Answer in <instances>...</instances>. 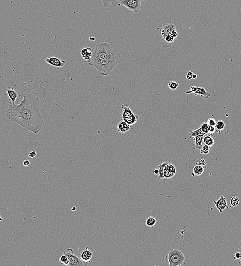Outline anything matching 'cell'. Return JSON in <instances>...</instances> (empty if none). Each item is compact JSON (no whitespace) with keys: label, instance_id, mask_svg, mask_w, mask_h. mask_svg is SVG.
Wrapping results in <instances>:
<instances>
[{"label":"cell","instance_id":"1","mask_svg":"<svg viewBox=\"0 0 241 266\" xmlns=\"http://www.w3.org/2000/svg\"><path fill=\"white\" fill-rule=\"evenodd\" d=\"M19 105L9 102L6 116L24 130L36 134L41 130L44 121L40 113V100L38 96L31 93H24Z\"/></svg>","mask_w":241,"mask_h":266},{"label":"cell","instance_id":"2","mask_svg":"<svg viewBox=\"0 0 241 266\" xmlns=\"http://www.w3.org/2000/svg\"><path fill=\"white\" fill-rule=\"evenodd\" d=\"M120 53L115 49L113 53L106 58L95 62L91 66L95 67L101 75H108L117 65L122 62Z\"/></svg>","mask_w":241,"mask_h":266},{"label":"cell","instance_id":"3","mask_svg":"<svg viewBox=\"0 0 241 266\" xmlns=\"http://www.w3.org/2000/svg\"><path fill=\"white\" fill-rule=\"evenodd\" d=\"M115 50L111 44L106 42L97 44L94 51L92 53L91 58L88 60V64L91 66L95 62L108 57Z\"/></svg>","mask_w":241,"mask_h":266},{"label":"cell","instance_id":"4","mask_svg":"<svg viewBox=\"0 0 241 266\" xmlns=\"http://www.w3.org/2000/svg\"><path fill=\"white\" fill-rule=\"evenodd\" d=\"M185 256L181 251L178 249H172L169 251L165 258V261L170 266H185Z\"/></svg>","mask_w":241,"mask_h":266},{"label":"cell","instance_id":"5","mask_svg":"<svg viewBox=\"0 0 241 266\" xmlns=\"http://www.w3.org/2000/svg\"><path fill=\"white\" fill-rule=\"evenodd\" d=\"M143 1L144 0H120L119 2L120 5L124 6L134 14H137L140 11L141 2Z\"/></svg>","mask_w":241,"mask_h":266},{"label":"cell","instance_id":"6","mask_svg":"<svg viewBox=\"0 0 241 266\" xmlns=\"http://www.w3.org/2000/svg\"><path fill=\"white\" fill-rule=\"evenodd\" d=\"M63 254L67 256L69 259V264L68 266H82L86 264L81 258H79L74 254V252L71 248H68Z\"/></svg>","mask_w":241,"mask_h":266},{"label":"cell","instance_id":"7","mask_svg":"<svg viewBox=\"0 0 241 266\" xmlns=\"http://www.w3.org/2000/svg\"><path fill=\"white\" fill-rule=\"evenodd\" d=\"M191 93H193L196 96L200 95L202 97L206 99L208 98L209 97H210L211 95L210 93L207 92L204 88H200L196 86H191L190 90L187 91L186 92L187 94H189Z\"/></svg>","mask_w":241,"mask_h":266},{"label":"cell","instance_id":"8","mask_svg":"<svg viewBox=\"0 0 241 266\" xmlns=\"http://www.w3.org/2000/svg\"><path fill=\"white\" fill-rule=\"evenodd\" d=\"M176 22H171L168 24L163 26L160 30L161 35L163 38H164L168 35H171L172 31L176 29Z\"/></svg>","mask_w":241,"mask_h":266},{"label":"cell","instance_id":"9","mask_svg":"<svg viewBox=\"0 0 241 266\" xmlns=\"http://www.w3.org/2000/svg\"><path fill=\"white\" fill-rule=\"evenodd\" d=\"M104 9L106 11H110L112 9L120 6V3L118 0H101Z\"/></svg>","mask_w":241,"mask_h":266},{"label":"cell","instance_id":"10","mask_svg":"<svg viewBox=\"0 0 241 266\" xmlns=\"http://www.w3.org/2000/svg\"><path fill=\"white\" fill-rule=\"evenodd\" d=\"M45 62H46L47 64L53 67H59V68L64 67L66 63L65 60H61L59 58L56 57H47L45 60Z\"/></svg>","mask_w":241,"mask_h":266},{"label":"cell","instance_id":"11","mask_svg":"<svg viewBox=\"0 0 241 266\" xmlns=\"http://www.w3.org/2000/svg\"><path fill=\"white\" fill-rule=\"evenodd\" d=\"M214 203L215 205V207H217V209H218L221 213L223 212V210L225 209L226 208H227V209L228 208L226 197L224 196H221L219 200H218L217 201H214Z\"/></svg>","mask_w":241,"mask_h":266},{"label":"cell","instance_id":"12","mask_svg":"<svg viewBox=\"0 0 241 266\" xmlns=\"http://www.w3.org/2000/svg\"><path fill=\"white\" fill-rule=\"evenodd\" d=\"M6 92H7L8 96L11 99V101L13 102L14 103H15L16 100L19 99L21 97V95L19 94L17 91L13 89H11V88H7L6 89Z\"/></svg>","mask_w":241,"mask_h":266},{"label":"cell","instance_id":"13","mask_svg":"<svg viewBox=\"0 0 241 266\" xmlns=\"http://www.w3.org/2000/svg\"><path fill=\"white\" fill-rule=\"evenodd\" d=\"M88 249V247H86V249L81 253V258L85 263H91L93 253L91 252Z\"/></svg>","mask_w":241,"mask_h":266},{"label":"cell","instance_id":"14","mask_svg":"<svg viewBox=\"0 0 241 266\" xmlns=\"http://www.w3.org/2000/svg\"><path fill=\"white\" fill-rule=\"evenodd\" d=\"M205 134L200 135L199 136H196L193 137V140L195 141V143L193 145V148L194 149H199L201 148L203 146V137Z\"/></svg>","mask_w":241,"mask_h":266},{"label":"cell","instance_id":"15","mask_svg":"<svg viewBox=\"0 0 241 266\" xmlns=\"http://www.w3.org/2000/svg\"><path fill=\"white\" fill-rule=\"evenodd\" d=\"M121 108L123 109L122 118L123 120L129 117L133 113L132 111L128 104H123L121 105Z\"/></svg>","mask_w":241,"mask_h":266},{"label":"cell","instance_id":"16","mask_svg":"<svg viewBox=\"0 0 241 266\" xmlns=\"http://www.w3.org/2000/svg\"><path fill=\"white\" fill-rule=\"evenodd\" d=\"M169 163V162L167 161V160H166L165 161H164L163 163H161L160 165L158 166V170H159V173H158V180L160 181L166 180L165 179L164 176V169L166 167V165Z\"/></svg>","mask_w":241,"mask_h":266},{"label":"cell","instance_id":"17","mask_svg":"<svg viewBox=\"0 0 241 266\" xmlns=\"http://www.w3.org/2000/svg\"><path fill=\"white\" fill-rule=\"evenodd\" d=\"M130 126L125 121L120 122L117 125V131L119 132L126 133L130 129Z\"/></svg>","mask_w":241,"mask_h":266},{"label":"cell","instance_id":"18","mask_svg":"<svg viewBox=\"0 0 241 266\" xmlns=\"http://www.w3.org/2000/svg\"><path fill=\"white\" fill-rule=\"evenodd\" d=\"M203 142L204 144H206L211 148L214 144V140L211 136V134H205L203 137Z\"/></svg>","mask_w":241,"mask_h":266},{"label":"cell","instance_id":"19","mask_svg":"<svg viewBox=\"0 0 241 266\" xmlns=\"http://www.w3.org/2000/svg\"><path fill=\"white\" fill-rule=\"evenodd\" d=\"M138 119H139V116L133 113L124 121H125L129 125H132L136 124Z\"/></svg>","mask_w":241,"mask_h":266},{"label":"cell","instance_id":"20","mask_svg":"<svg viewBox=\"0 0 241 266\" xmlns=\"http://www.w3.org/2000/svg\"><path fill=\"white\" fill-rule=\"evenodd\" d=\"M203 134H204L202 132V130L201 129L200 127L198 128V129H196V130H189V137L190 138L195 137L199 136V135H203Z\"/></svg>","mask_w":241,"mask_h":266},{"label":"cell","instance_id":"21","mask_svg":"<svg viewBox=\"0 0 241 266\" xmlns=\"http://www.w3.org/2000/svg\"><path fill=\"white\" fill-rule=\"evenodd\" d=\"M204 173L203 167L199 165H196L193 167V172L192 174L196 176H201Z\"/></svg>","mask_w":241,"mask_h":266},{"label":"cell","instance_id":"22","mask_svg":"<svg viewBox=\"0 0 241 266\" xmlns=\"http://www.w3.org/2000/svg\"><path fill=\"white\" fill-rule=\"evenodd\" d=\"M145 223L147 226L153 227L157 223V220L153 216H150L147 219Z\"/></svg>","mask_w":241,"mask_h":266},{"label":"cell","instance_id":"23","mask_svg":"<svg viewBox=\"0 0 241 266\" xmlns=\"http://www.w3.org/2000/svg\"><path fill=\"white\" fill-rule=\"evenodd\" d=\"M225 127V124L222 120H219L217 121L215 127L217 132L219 133H221V130H224Z\"/></svg>","mask_w":241,"mask_h":266},{"label":"cell","instance_id":"24","mask_svg":"<svg viewBox=\"0 0 241 266\" xmlns=\"http://www.w3.org/2000/svg\"><path fill=\"white\" fill-rule=\"evenodd\" d=\"M86 48V53L84 55L82 56L83 58L85 59V60H88L91 58L92 53V50L91 48L88 47Z\"/></svg>","mask_w":241,"mask_h":266},{"label":"cell","instance_id":"25","mask_svg":"<svg viewBox=\"0 0 241 266\" xmlns=\"http://www.w3.org/2000/svg\"><path fill=\"white\" fill-rule=\"evenodd\" d=\"M239 200L236 196H233L230 199L231 206L236 207L239 204Z\"/></svg>","mask_w":241,"mask_h":266},{"label":"cell","instance_id":"26","mask_svg":"<svg viewBox=\"0 0 241 266\" xmlns=\"http://www.w3.org/2000/svg\"><path fill=\"white\" fill-rule=\"evenodd\" d=\"M176 173H171L170 172H169L165 167V168L164 169V176L166 180L172 178V177H174Z\"/></svg>","mask_w":241,"mask_h":266},{"label":"cell","instance_id":"27","mask_svg":"<svg viewBox=\"0 0 241 266\" xmlns=\"http://www.w3.org/2000/svg\"><path fill=\"white\" fill-rule=\"evenodd\" d=\"M210 146H208L206 144H204L202 147L200 149V153L201 154H207L209 153L210 151Z\"/></svg>","mask_w":241,"mask_h":266},{"label":"cell","instance_id":"28","mask_svg":"<svg viewBox=\"0 0 241 266\" xmlns=\"http://www.w3.org/2000/svg\"><path fill=\"white\" fill-rule=\"evenodd\" d=\"M209 124L207 122H204V123L202 124L200 127H201V129L202 132L204 133V134H209Z\"/></svg>","mask_w":241,"mask_h":266},{"label":"cell","instance_id":"29","mask_svg":"<svg viewBox=\"0 0 241 266\" xmlns=\"http://www.w3.org/2000/svg\"><path fill=\"white\" fill-rule=\"evenodd\" d=\"M165 168H166L169 172H170L171 173H176V167H174V165H172V164L169 162L167 165H166Z\"/></svg>","mask_w":241,"mask_h":266},{"label":"cell","instance_id":"30","mask_svg":"<svg viewBox=\"0 0 241 266\" xmlns=\"http://www.w3.org/2000/svg\"><path fill=\"white\" fill-rule=\"evenodd\" d=\"M60 261L62 264L68 266L69 264V259L67 258V256L63 254L60 258Z\"/></svg>","mask_w":241,"mask_h":266},{"label":"cell","instance_id":"31","mask_svg":"<svg viewBox=\"0 0 241 266\" xmlns=\"http://www.w3.org/2000/svg\"><path fill=\"white\" fill-rule=\"evenodd\" d=\"M168 86L169 88L170 89L172 90H174L177 89L179 87V84L177 83V82H175V81H171L168 83Z\"/></svg>","mask_w":241,"mask_h":266},{"label":"cell","instance_id":"32","mask_svg":"<svg viewBox=\"0 0 241 266\" xmlns=\"http://www.w3.org/2000/svg\"><path fill=\"white\" fill-rule=\"evenodd\" d=\"M163 39L167 44H171V43H174V42L175 41L176 38H174V37H173L172 35H168L166 36L165 38H163Z\"/></svg>","mask_w":241,"mask_h":266},{"label":"cell","instance_id":"33","mask_svg":"<svg viewBox=\"0 0 241 266\" xmlns=\"http://www.w3.org/2000/svg\"><path fill=\"white\" fill-rule=\"evenodd\" d=\"M196 164L202 166V167H204L206 165V161L205 159H199L196 161Z\"/></svg>","mask_w":241,"mask_h":266},{"label":"cell","instance_id":"34","mask_svg":"<svg viewBox=\"0 0 241 266\" xmlns=\"http://www.w3.org/2000/svg\"><path fill=\"white\" fill-rule=\"evenodd\" d=\"M217 121L214 118H209L208 120L207 121V123L210 126H213V127H215L216 124H217Z\"/></svg>","mask_w":241,"mask_h":266},{"label":"cell","instance_id":"35","mask_svg":"<svg viewBox=\"0 0 241 266\" xmlns=\"http://www.w3.org/2000/svg\"><path fill=\"white\" fill-rule=\"evenodd\" d=\"M216 129H215V127L213 126H209L208 133L209 134H214L215 132Z\"/></svg>","mask_w":241,"mask_h":266},{"label":"cell","instance_id":"36","mask_svg":"<svg viewBox=\"0 0 241 266\" xmlns=\"http://www.w3.org/2000/svg\"><path fill=\"white\" fill-rule=\"evenodd\" d=\"M193 73L192 71H190L187 72V73L186 74V78L188 80H191L192 79V75Z\"/></svg>","mask_w":241,"mask_h":266},{"label":"cell","instance_id":"37","mask_svg":"<svg viewBox=\"0 0 241 266\" xmlns=\"http://www.w3.org/2000/svg\"><path fill=\"white\" fill-rule=\"evenodd\" d=\"M36 155H37V154H36V151H33L30 152V154H28V156L30 157V158H33L36 157Z\"/></svg>","mask_w":241,"mask_h":266},{"label":"cell","instance_id":"38","mask_svg":"<svg viewBox=\"0 0 241 266\" xmlns=\"http://www.w3.org/2000/svg\"><path fill=\"white\" fill-rule=\"evenodd\" d=\"M233 258L234 259H239L241 258V253L236 252L233 255Z\"/></svg>","mask_w":241,"mask_h":266},{"label":"cell","instance_id":"39","mask_svg":"<svg viewBox=\"0 0 241 266\" xmlns=\"http://www.w3.org/2000/svg\"><path fill=\"white\" fill-rule=\"evenodd\" d=\"M171 35H172L174 38H177L178 37V34H177V31H176V30H173L172 31V32L171 33Z\"/></svg>","mask_w":241,"mask_h":266},{"label":"cell","instance_id":"40","mask_svg":"<svg viewBox=\"0 0 241 266\" xmlns=\"http://www.w3.org/2000/svg\"><path fill=\"white\" fill-rule=\"evenodd\" d=\"M23 165H24V166H25V167H28V165H30V160H28V159L25 160L24 162H23Z\"/></svg>","mask_w":241,"mask_h":266},{"label":"cell","instance_id":"41","mask_svg":"<svg viewBox=\"0 0 241 266\" xmlns=\"http://www.w3.org/2000/svg\"><path fill=\"white\" fill-rule=\"evenodd\" d=\"M86 53V48H83L81 51V54L82 56L84 55Z\"/></svg>","mask_w":241,"mask_h":266},{"label":"cell","instance_id":"42","mask_svg":"<svg viewBox=\"0 0 241 266\" xmlns=\"http://www.w3.org/2000/svg\"><path fill=\"white\" fill-rule=\"evenodd\" d=\"M153 173H154L155 174V175H158V173H159V170H158V169H155V170L154 171H153Z\"/></svg>","mask_w":241,"mask_h":266},{"label":"cell","instance_id":"43","mask_svg":"<svg viewBox=\"0 0 241 266\" xmlns=\"http://www.w3.org/2000/svg\"><path fill=\"white\" fill-rule=\"evenodd\" d=\"M196 78H197V75H196V74H193L192 79L193 78V79H196Z\"/></svg>","mask_w":241,"mask_h":266},{"label":"cell","instance_id":"44","mask_svg":"<svg viewBox=\"0 0 241 266\" xmlns=\"http://www.w3.org/2000/svg\"><path fill=\"white\" fill-rule=\"evenodd\" d=\"M71 210L73 211H76V207L75 206H74V207H72V208H71Z\"/></svg>","mask_w":241,"mask_h":266},{"label":"cell","instance_id":"45","mask_svg":"<svg viewBox=\"0 0 241 266\" xmlns=\"http://www.w3.org/2000/svg\"><path fill=\"white\" fill-rule=\"evenodd\" d=\"M3 219L2 218V217L0 216V222H3Z\"/></svg>","mask_w":241,"mask_h":266}]
</instances>
